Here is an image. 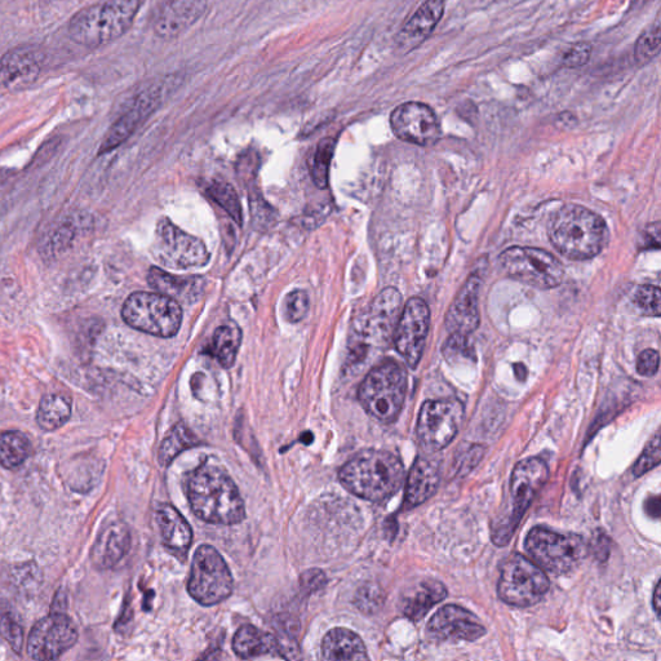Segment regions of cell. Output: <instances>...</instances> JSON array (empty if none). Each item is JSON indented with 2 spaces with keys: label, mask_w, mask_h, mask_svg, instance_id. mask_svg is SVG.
<instances>
[{
  "label": "cell",
  "mask_w": 661,
  "mask_h": 661,
  "mask_svg": "<svg viewBox=\"0 0 661 661\" xmlns=\"http://www.w3.org/2000/svg\"><path fill=\"white\" fill-rule=\"evenodd\" d=\"M188 498L195 516L211 525H237L246 517L245 503L233 479L210 460L190 476Z\"/></svg>",
  "instance_id": "obj_1"
},
{
  "label": "cell",
  "mask_w": 661,
  "mask_h": 661,
  "mask_svg": "<svg viewBox=\"0 0 661 661\" xmlns=\"http://www.w3.org/2000/svg\"><path fill=\"white\" fill-rule=\"evenodd\" d=\"M339 478L345 489L358 498L383 501L401 489L405 468L388 451L365 450L340 469Z\"/></svg>",
  "instance_id": "obj_2"
},
{
  "label": "cell",
  "mask_w": 661,
  "mask_h": 661,
  "mask_svg": "<svg viewBox=\"0 0 661 661\" xmlns=\"http://www.w3.org/2000/svg\"><path fill=\"white\" fill-rule=\"evenodd\" d=\"M548 232L553 246L575 261L597 256L609 239L605 220L578 204H567L558 210L550 219Z\"/></svg>",
  "instance_id": "obj_3"
},
{
  "label": "cell",
  "mask_w": 661,
  "mask_h": 661,
  "mask_svg": "<svg viewBox=\"0 0 661 661\" xmlns=\"http://www.w3.org/2000/svg\"><path fill=\"white\" fill-rule=\"evenodd\" d=\"M141 0H101L78 11L69 21V37L87 48H99L122 38L132 28Z\"/></svg>",
  "instance_id": "obj_4"
},
{
  "label": "cell",
  "mask_w": 661,
  "mask_h": 661,
  "mask_svg": "<svg viewBox=\"0 0 661 661\" xmlns=\"http://www.w3.org/2000/svg\"><path fill=\"white\" fill-rule=\"evenodd\" d=\"M407 375L399 363L385 361L372 368L359 387V402L381 423H393L405 403Z\"/></svg>",
  "instance_id": "obj_5"
},
{
  "label": "cell",
  "mask_w": 661,
  "mask_h": 661,
  "mask_svg": "<svg viewBox=\"0 0 661 661\" xmlns=\"http://www.w3.org/2000/svg\"><path fill=\"white\" fill-rule=\"evenodd\" d=\"M122 317L135 330L158 337H172L180 330L183 309L166 295L135 292L124 303Z\"/></svg>",
  "instance_id": "obj_6"
},
{
  "label": "cell",
  "mask_w": 661,
  "mask_h": 661,
  "mask_svg": "<svg viewBox=\"0 0 661 661\" xmlns=\"http://www.w3.org/2000/svg\"><path fill=\"white\" fill-rule=\"evenodd\" d=\"M526 549L536 565L556 575L574 570L588 554V545L581 536L558 534L543 527L530 531Z\"/></svg>",
  "instance_id": "obj_7"
},
{
  "label": "cell",
  "mask_w": 661,
  "mask_h": 661,
  "mask_svg": "<svg viewBox=\"0 0 661 661\" xmlns=\"http://www.w3.org/2000/svg\"><path fill=\"white\" fill-rule=\"evenodd\" d=\"M549 580L545 571L530 558L512 554L501 565L498 592L510 606L530 607L547 594Z\"/></svg>",
  "instance_id": "obj_8"
},
{
  "label": "cell",
  "mask_w": 661,
  "mask_h": 661,
  "mask_svg": "<svg viewBox=\"0 0 661 661\" xmlns=\"http://www.w3.org/2000/svg\"><path fill=\"white\" fill-rule=\"evenodd\" d=\"M500 268L509 278L539 290H552L563 281V266L540 248L512 247L499 257Z\"/></svg>",
  "instance_id": "obj_9"
},
{
  "label": "cell",
  "mask_w": 661,
  "mask_h": 661,
  "mask_svg": "<svg viewBox=\"0 0 661 661\" xmlns=\"http://www.w3.org/2000/svg\"><path fill=\"white\" fill-rule=\"evenodd\" d=\"M233 576L219 552L202 545L194 554L188 583L190 596L203 606H215L233 593Z\"/></svg>",
  "instance_id": "obj_10"
},
{
  "label": "cell",
  "mask_w": 661,
  "mask_h": 661,
  "mask_svg": "<svg viewBox=\"0 0 661 661\" xmlns=\"http://www.w3.org/2000/svg\"><path fill=\"white\" fill-rule=\"evenodd\" d=\"M549 469L544 460L531 458L522 460L517 464L510 481V496H512V513L503 527L496 529L495 544L509 543L513 532L516 531L523 514L530 508L535 496L543 489L548 481Z\"/></svg>",
  "instance_id": "obj_11"
},
{
  "label": "cell",
  "mask_w": 661,
  "mask_h": 661,
  "mask_svg": "<svg viewBox=\"0 0 661 661\" xmlns=\"http://www.w3.org/2000/svg\"><path fill=\"white\" fill-rule=\"evenodd\" d=\"M463 420L464 406L458 399L427 401L417 420V437L428 451H441L454 441Z\"/></svg>",
  "instance_id": "obj_12"
},
{
  "label": "cell",
  "mask_w": 661,
  "mask_h": 661,
  "mask_svg": "<svg viewBox=\"0 0 661 661\" xmlns=\"http://www.w3.org/2000/svg\"><path fill=\"white\" fill-rule=\"evenodd\" d=\"M155 254L171 269L202 268L210 260L201 239L183 232L168 219L159 220L155 232Z\"/></svg>",
  "instance_id": "obj_13"
},
{
  "label": "cell",
  "mask_w": 661,
  "mask_h": 661,
  "mask_svg": "<svg viewBox=\"0 0 661 661\" xmlns=\"http://www.w3.org/2000/svg\"><path fill=\"white\" fill-rule=\"evenodd\" d=\"M394 135L406 143L432 146L441 139L442 130L436 113L423 102H405L390 115Z\"/></svg>",
  "instance_id": "obj_14"
},
{
  "label": "cell",
  "mask_w": 661,
  "mask_h": 661,
  "mask_svg": "<svg viewBox=\"0 0 661 661\" xmlns=\"http://www.w3.org/2000/svg\"><path fill=\"white\" fill-rule=\"evenodd\" d=\"M78 641L72 619L64 614H51L34 625L28 641V652L35 660H56Z\"/></svg>",
  "instance_id": "obj_15"
},
{
  "label": "cell",
  "mask_w": 661,
  "mask_h": 661,
  "mask_svg": "<svg viewBox=\"0 0 661 661\" xmlns=\"http://www.w3.org/2000/svg\"><path fill=\"white\" fill-rule=\"evenodd\" d=\"M430 325L427 303L420 297H412L403 308L394 331V344L407 365L415 368L423 356L425 340Z\"/></svg>",
  "instance_id": "obj_16"
},
{
  "label": "cell",
  "mask_w": 661,
  "mask_h": 661,
  "mask_svg": "<svg viewBox=\"0 0 661 661\" xmlns=\"http://www.w3.org/2000/svg\"><path fill=\"white\" fill-rule=\"evenodd\" d=\"M167 83H152L133 97L130 106L118 121L110 128L108 135L102 141L100 154L112 152L133 135L146 119L159 108L163 100L164 87Z\"/></svg>",
  "instance_id": "obj_17"
},
{
  "label": "cell",
  "mask_w": 661,
  "mask_h": 661,
  "mask_svg": "<svg viewBox=\"0 0 661 661\" xmlns=\"http://www.w3.org/2000/svg\"><path fill=\"white\" fill-rule=\"evenodd\" d=\"M44 55L37 47L20 46L0 57V96L28 90L41 77Z\"/></svg>",
  "instance_id": "obj_18"
},
{
  "label": "cell",
  "mask_w": 661,
  "mask_h": 661,
  "mask_svg": "<svg viewBox=\"0 0 661 661\" xmlns=\"http://www.w3.org/2000/svg\"><path fill=\"white\" fill-rule=\"evenodd\" d=\"M428 634L436 641L473 642L485 636L476 615L456 605H447L434 614L428 624Z\"/></svg>",
  "instance_id": "obj_19"
},
{
  "label": "cell",
  "mask_w": 661,
  "mask_h": 661,
  "mask_svg": "<svg viewBox=\"0 0 661 661\" xmlns=\"http://www.w3.org/2000/svg\"><path fill=\"white\" fill-rule=\"evenodd\" d=\"M206 11V0H168L154 20V33L164 41L183 34L201 19Z\"/></svg>",
  "instance_id": "obj_20"
},
{
  "label": "cell",
  "mask_w": 661,
  "mask_h": 661,
  "mask_svg": "<svg viewBox=\"0 0 661 661\" xmlns=\"http://www.w3.org/2000/svg\"><path fill=\"white\" fill-rule=\"evenodd\" d=\"M479 288H481V279L473 274L456 296L446 318L447 330L451 334L468 336L478 327Z\"/></svg>",
  "instance_id": "obj_21"
},
{
  "label": "cell",
  "mask_w": 661,
  "mask_h": 661,
  "mask_svg": "<svg viewBox=\"0 0 661 661\" xmlns=\"http://www.w3.org/2000/svg\"><path fill=\"white\" fill-rule=\"evenodd\" d=\"M401 309V294L396 288H387L381 292L368 313L366 335L376 341H387L396 331Z\"/></svg>",
  "instance_id": "obj_22"
},
{
  "label": "cell",
  "mask_w": 661,
  "mask_h": 661,
  "mask_svg": "<svg viewBox=\"0 0 661 661\" xmlns=\"http://www.w3.org/2000/svg\"><path fill=\"white\" fill-rule=\"evenodd\" d=\"M131 547V534L122 522H114L100 532L92 548V563L100 570L112 569Z\"/></svg>",
  "instance_id": "obj_23"
},
{
  "label": "cell",
  "mask_w": 661,
  "mask_h": 661,
  "mask_svg": "<svg viewBox=\"0 0 661 661\" xmlns=\"http://www.w3.org/2000/svg\"><path fill=\"white\" fill-rule=\"evenodd\" d=\"M445 13V0H425L399 33V44L412 50L433 33Z\"/></svg>",
  "instance_id": "obj_24"
},
{
  "label": "cell",
  "mask_w": 661,
  "mask_h": 661,
  "mask_svg": "<svg viewBox=\"0 0 661 661\" xmlns=\"http://www.w3.org/2000/svg\"><path fill=\"white\" fill-rule=\"evenodd\" d=\"M439 465L433 459L417 458L407 478L405 507L415 508L432 498L439 485Z\"/></svg>",
  "instance_id": "obj_25"
},
{
  "label": "cell",
  "mask_w": 661,
  "mask_h": 661,
  "mask_svg": "<svg viewBox=\"0 0 661 661\" xmlns=\"http://www.w3.org/2000/svg\"><path fill=\"white\" fill-rule=\"evenodd\" d=\"M149 285L158 291V294L166 295L177 303H193L201 297L204 281L199 277H173L163 272L162 269L152 268L148 275Z\"/></svg>",
  "instance_id": "obj_26"
},
{
  "label": "cell",
  "mask_w": 661,
  "mask_h": 661,
  "mask_svg": "<svg viewBox=\"0 0 661 661\" xmlns=\"http://www.w3.org/2000/svg\"><path fill=\"white\" fill-rule=\"evenodd\" d=\"M157 522L162 540L173 552L186 553L192 545L193 531L188 521L170 504L159 505Z\"/></svg>",
  "instance_id": "obj_27"
},
{
  "label": "cell",
  "mask_w": 661,
  "mask_h": 661,
  "mask_svg": "<svg viewBox=\"0 0 661 661\" xmlns=\"http://www.w3.org/2000/svg\"><path fill=\"white\" fill-rule=\"evenodd\" d=\"M322 658L326 660H368L365 643L349 629L336 628L322 642Z\"/></svg>",
  "instance_id": "obj_28"
},
{
  "label": "cell",
  "mask_w": 661,
  "mask_h": 661,
  "mask_svg": "<svg viewBox=\"0 0 661 661\" xmlns=\"http://www.w3.org/2000/svg\"><path fill=\"white\" fill-rule=\"evenodd\" d=\"M446 596V587L439 581H423L403 601V614L412 621H419L432 610V607L445 600Z\"/></svg>",
  "instance_id": "obj_29"
},
{
  "label": "cell",
  "mask_w": 661,
  "mask_h": 661,
  "mask_svg": "<svg viewBox=\"0 0 661 661\" xmlns=\"http://www.w3.org/2000/svg\"><path fill=\"white\" fill-rule=\"evenodd\" d=\"M233 650L241 659L257 658L277 651V638L259 631L254 625H245L235 633Z\"/></svg>",
  "instance_id": "obj_30"
},
{
  "label": "cell",
  "mask_w": 661,
  "mask_h": 661,
  "mask_svg": "<svg viewBox=\"0 0 661 661\" xmlns=\"http://www.w3.org/2000/svg\"><path fill=\"white\" fill-rule=\"evenodd\" d=\"M72 416V401L62 394H47L39 403L37 421L46 432L59 429Z\"/></svg>",
  "instance_id": "obj_31"
},
{
  "label": "cell",
  "mask_w": 661,
  "mask_h": 661,
  "mask_svg": "<svg viewBox=\"0 0 661 661\" xmlns=\"http://www.w3.org/2000/svg\"><path fill=\"white\" fill-rule=\"evenodd\" d=\"M242 343V331L235 323L217 328L212 340V357L225 368L232 367L237 358L239 346Z\"/></svg>",
  "instance_id": "obj_32"
},
{
  "label": "cell",
  "mask_w": 661,
  "mask_h": 661,
  "mask_svg": "<svg viewBox=\"0 0 661 661\" xmlns=\"http://www.w3.org/2000/svg\"><path fill=\"white\" fill-rule=\"evenodd\" d=\"M31 445L26 434L10 430L0 433V465L7 469H16L29 458Z\"/></svg>",
  "instance_id": "obj_33"
},
{
  "label": "cell",
  "mask_w": 661,
  "mask_h": 661,
  "mask_svg": "<svg viewBox=\"0 0 661 661\" xmlns=\"http://www.w3.org/2000/svg\"><path fill=\"white\" fill-rule=\"evenodd\" d=\"M198 445V438L195 437L192 430L186 427L185 424L176 425L168 433V436L163 439L162 445L159 447V464L162 467H168L181 452Z\"/></svg>",
  "instance_id": "obj_34"
},
{
  "label": "cell",
  "mask_w": 661,
  "mask_h": 661,
  "mask_svg": "<svg viewBox=\"0 0 661 661\" xmlns=\"http://www.w3.org/2000/svg\"><path fill=\"white\" fill-rule=\"evenodd\" d=\"M336 141L332 137L323 139L318 144L312 161V176L319 189H326L332 157H334Z\"/></svg>",
  "instance_id": "obj_35"
},
{
  "label": "cell",
  "mask_w": 661,
  "mask_h": 661,
  "mask_svg": "<svg viewBox=\"0 0 661 661\" xmlns=\"http://www.w3.org/2000/svg\"><path fill=\"white\" fill-rule=\"evenodd\" d=\"M207 193L217 204H219V206L224 208L226 214L232 217L235 223L242 225L243 216L241 202H239L238 195L235 193L232 186L216 181V183H212L208 186Z\"/></svg>",
  "instance_id": "obj_36"
},
{
  "label": "cell",
  "mask_w": 661,
  "mask_h": 661,
  "mask_svg": "<svg viewBox=\"0 0 661 661\" xmlns=\"http://www.w3.org/2000/svg\"><path fill=\"white\" fill-rule=\"evenodd\" d=\"M661 43V31L659 22H656L652 28L647 29L645 33L638 38L636 48H634V57L638 64L645 65L659 55Z\"/></svg>",
  "instance_id": "obj_37"
},
{
  "label": "cell",
  "mask_w": 661,
  "mask_h": 661,
  "mask_svg": "<svg viewBox=\"0 0 661 661\" xmlns=\"http://www.w3.org/2000/svg\"><path fill=\"white\" fill-rule=\"evenodd\" d=\"M309 296L303 290L290 292L283 303V314L287 322L297 323L303 321L309 312Z\"/></svg>",
  "instance_id": "obj_38"
},
{
  "label": "cell",
  "mask_w": 661,
  "mask_h": 661,
  "mask_svg": "<svg viewBox=\"0 0 661 661\" xmlns=\"http://www.w3.org/2000/svg\"><path fill=\"white\" fill-rule=\"evenodd\" d=\"M385 596L380 585L370 583L358 590L356 605L365 614H375L383 607Z\"/></svg>",
  "instance_id": "obj_39"
},
{
  "label": "cell",
  "mask_w": 661,
  "mask_h": 661,
  "mask_svg": "<svg viewBox=\"0 0 661 661\" xmlns=\"http://www.w3.org/2000/svg\"><path fill=\"white\" fill-rule=\"evenodd\" d=\"M634 304L645 316H660V288L656 286H642L634 294Z\"/></svg>",
  "instance_id": "obj_40"
},
{
  "label": "cell",
  "mask_w": 661,
  "mask_h": 661,
  "mask_svg": "<svg viewBox=\"0 0 661 661\" xmlns=\"http://www.w3.org/2000/svg\"><path fill=\"white\" fill-rule=\"evenodd\" d=\"M660 455V434L656 433L654 438L649 442V445L646 446L641 458L634 465V476L641 477L643 474L650 472L651 469L658 467L661 459Z\"/></svg>",
  "instance_id": "obj_41"
},
{
  "label": "cell",
  "mask_w": 661,
  "mask_h": 661,
  "mask_svg": "<svg viewBox=\"0 0 661 661\" xmlns=\"http://www.w3.org/2000/svg\"><path fill=\"white\" fill-rule=\"evenodd\" d=\"M0 636L8 642L13 651L20 654L22 642H24V632H22L21 625L11 615H3L0 619Z\"/></svg>",
  "instance_id": "obj_42"
},
{
  "label": "cell",
  "mask_w": 661,
  "mask_h": 661,
  "mask_svg": "<svg viewBox=\"0 0 661 661\" xmlns=\"http://www.w3.org/2000/svg\"><path fill=\"white\" fill-rule=\"evenodd\" d=\"M443 354L448 359L470 358L474 359V352L467 339V335L452 334L450 340L447 341Z\"/></svg>",
  "instance_id": "obj_43"
},
{
  "label": "cell",
  "mask_w": 661,
  "mask_h": 661,
  "mask_svg": "<svg viewBox=\"0 0 661 661\" xmlns=\"http://www.w3.org/2000/svg\"><path fill=\"white\" fill-rule=\"evenodd\" d=\"M592 56V46L589 43L581 42L570 48V51L563 57V65L566 68L578 69L587 65Z\"/></svg>",
  "instance_id": "obj_44"
},
{
  "label": "cell",
  "mask_w": 661,
  "mask_h": 661,
  "mask_svg": "<svg viewBox=\"0 0 661 661\" xmlns=\"http://www.w3.org/2000/svg\"><path fill=\"white\" fill-rule=\"evenodd\" d=\"M659 371V353L656 350L647 349L641 353L637 361L638 374L651 377L658 374Z\"/></svg>",
  "instance_id": "obj_45"
},
{
  "label": "cell",
  "mask_w": 661,
  "mask_h": 661,
  "mask_svg": "<svg viewBox=\"0 0 661 661\" xmlns=\"http://www.w3.org/2000/svg\"><path fill=\"white\" fill-rule=\"evenodd\" d=\"M326 584L327 578L325 572L318 569L306 571L300 578L301 589L308 594L318 592V590H321Z\"/></svg>",
  "instance_id": "obj_46"
},
{
  "label": "cell",
  "mask_w": 661,
  "mask_h": 661,
  "mask_svg": "<svg viewBox=\"0 0 661 661\" xmlns=\"http://www.w3.org/2000/svg\"><path fill=\"white\" fill-rule=\"evenodd\" d=\"M260 158L256 152H248L238 163V173L243 180L252 179L255 176L257 166H259Z\"/></svg>",
  "instance_id": "obj_47"
},
{
  "label": "cell",
  "mask_w": 661,
  "mask_h": 661,
  "mask_svg": "<svg viewBox=\"0 0 661 661\" xmlns=\"http://www.w3.org/2000/svg\"><path fill=\"white\" fill-rule=\"evenodd\" d=\"M645 509L646 513L649 514L651 518L658 519L660 517V496H650V498L646 500Z\"/></svg>",
  "instance_id": "obj_48"
},
{
  "label": "cell",
  "mask_w": 661,
  "mask_h": 661,
  "mask_svg": "<svg viewBox=\"0 0 661 661\" xmlns=\"http://www.w3.org/2000/svg\"><path fill=\"white\" fill-rule=\"evenodd\" d=\"M660 581L658 584H656L655 590H654V609L656 612V615L660 616Z\"/></svg>",
  "instance_id": "obj_49"
}]
</instances>
